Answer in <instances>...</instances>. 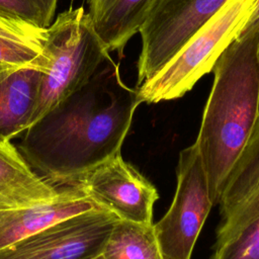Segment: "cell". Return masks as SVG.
<instances>
[{"mask_svg": "<svg viewBox=\"0 0 259 259\" xmlns=\"http://www.w3.org/2000/svg\"><path fill=\"white\" fill-rule=\"evenodd\" d=\"M140 104L137 88L122 82L109 58L84 87L31 123L16 148L50 183L76 185L120 152Z\"/></svg>", "mask_w": 259, "mask_h": 259, "instance_id": "cell-1", "label": "cell"}, {"mask_svg": "<svg viewBox=\"0 0 259 259\" xmlns=\"http://www.w3.org/2000/svg\"><path fill=\"white\" fill-rule=\"evenodd\" d=\"M212 72V87L194 143L206 174L209 197L217 204L259 118V31L235 38Z\"/></svg>", "mask_w": 259, "mask_h": 259, "instance_id": "cell-2", "label": "cell"}, {"mask_svg": "<svg viewBox=\"0 0 259 259\" xmlns=\"http://www.w3.org/2000/svg\"><path fill=\"white\" fill-rule=\"evenodd\" d=\"M48 32L52 64L41 81L31 123L84 87L110 58L83 7L60 13Z\"/></svg>", "mask_w": 259, "mask_h": 259, "instance_id": "cell-3", "label": "cell"}, {"mask_svg": "<svg viewBox=\"0 0 259 259\" xmlns=\"http://www.w3.org/2000/svg\"><path fill=\"white\" fill-rule=\"evenodd\" d=\"M255 1L229 0L155 76L137 87L141 103L177 99L191 90L237 38Z\"/></svg>", "mask_w": 259, "mask_h": 259, "instance_id": "cell-4", "label": "cell"}, {"mask_svg": "<svg viewBox=\"0 0 259 259\" xmlns=\"http://www.w3.org/2000/svg\"><path fill=\"white\" fill-rule=\"evenodd\" d=\"M213 205L196 144L179 153L177 187L164 217L154 224L164 259H190L193 247Z\"/></svg>", "mask_w": 259, "mask_h": 259, "instance_id": "cell-5", "label": "cell"}, {"mask_svg": "<svg viewBox=\"0 0 259 259\" xmlns=\"http://www.w3.org/2000/svg\"><path fill=\"white\" fill-rule=\"evenodd\" d=\"M229 0H156L140 27L137 87L155 76Z\"/></svg>", "mask_w": 259, "mask_h": 259, "instance_id": "cell-6", "label": "cell"}, {"mask_svg": "<svg viewBox=\"0 0 259 259\" xmlns=\"http://www.w3.org/2000/svg\"><path fill=\"white\" fill-rule=\"evenodd\" d=\"M118 220L103 208L75 214L1 249L0 259H92Z\"/></svg>", "mask_w": 259, "mask_h": 259, "instance_id": "cell-7", "label": "cell"}, {"mask_svg": "<svg viewBox=\"0 0 259 259\" xmlns=\"http://www.w3.org/2000/svg\"><path fill=\"white\" fill-rule=\"evenodd\" d=\"M84 193L119 220L151 224L159 198L156 187L119 153L108 158L79 181Z\"/></svg>", "mask_w": 259, "mask_h": 259, "instance_id": "cell-8", "label": "cell"}, {"mask_svg": "<svg viewBox=\"0 0 259 259\" xmlns=\"http://www.w3.org/2000/svg\"><path fill=\"white\" fill-rule=\"evenodd\" d=\"M96 208L101 207L79 183L61 190L59 196L47 202L16 206L0 203V250L63 219Z\"/></svg>", "mask_w": 259, "mask_h": 259, "instance_id": "cell-9", "label": "cell"}, {"mask_svg": "<svg viewBox=\"0 0 259 259\" xmlns=\"http://www.w3.org/2000/svg\"><path fill=\"white\" fill-rule=\"evenodd\" d=\"M45 73L28 67L0 70V142H10L30 124Z\"/></svg>", "mask_w": 259, "mask_h": 259, "instance_id": "cell-10", "label": "cell"}, {"mask_svg": "<svg viewBox=\"0 0 259 259\" xmlns=\"http://www.w3.org/2000/svg\"><path fill=\"white\" fill-rule=\"evenodd\" d=\"M61 191L32 170L10 142H0V202L30 205L53 200Z\"/></svg>", "mask_w": 259, "mask_h": 259, "instance_id": "cell-11", "label": "cell"}, {"mask_svg": "<svg viewBox=\"0 0 259 259\" xmlns=\"http://www.w3.org/2000/svg\"><path fill=\"white\" fill-rule=\"evenodd\" d=\"M156 0H89L93 27L108 52L122 51L139 32Z\"/></svg>", "mask_w": 259, "mask_h": 259, "instance_id": "cell-12", "label": "cell"}, {"mask_svg": "<svg viewBox=\"0 0 259 259\" xmlns=\"http://www.w3.org/2000/svg\"><path fill=\"white\" fill-rule=\"evenodd\" d=\"M48 38V27L0 15V64L48 73L52 64Z\"/></svg>", "mask_w": 259, "mask_h": 259, "instance_id": "cell-13", "label": "cell"}, {"mask_svg": "<svg viewBox=\"0 0 259 259\" xmlns=\"http://www.w3.org/2000/svg\"><path fill=\"white\" fill-rule=\"evenodd\" d=\"M259 188V118L253 134L230 172L219 204L222 220L234 212Z\"/></svg>", "mask_w": 259, "mask_h": 259, "instance_id": "cell-14", "label": "cell"}, {"mask_svg": "<svg viewBox=\"0 0 259 259\" xmlns=\"http://www.w3.org/2000/svg\"><path fill=\"white\" fill-rule=\"evenodd\" d=\"M105 259H164L154 224L118 220L102 251Z\"/></svg>", "mask_w": 259, "mask_h": 259, "instance_id": "cell-15", "label": "cell"}, {"mask_svg": "<svg viewBox=\"0 0 259 259\" xmlns=\"http://www.w3.org/2000/svg\"><path fill=\"white\" fill-rule=\"evenodd\" d=\"M214 247L211 259H259V215Z\"/></svg>", "mask_w": 259, "mask_h": 259, "instance_id": "cell-16", "label": "cell"}, {"mask_svg": "<svg viewBox=\"0 0 259 259\" xmlns=\"http://www.w3.org/2000/svg\"><path fill=\"white\" fill-rule=\"evenodd\" d=\"M57 4L58 0H0V15L48 27L52 23Z\"/></svg>", "mask_w": 259, "mask_h": 259, "instance_id": "cell-17", "label": "cell"}, {"mask_svg": "<svg viewBox=\"0 0 259 259\" xmlns=\"http://www.w3.org/2000/svg\"><path fill=\"white\" fill-rule=\"evenodd\" d=\"M259 215V188L251 194L234 212L222 220L217 232V242L219 245L233 236L249 221Z\"/></svg>", "mask_w": 259, "mask_h": 259, "instance_id": "cell-18", "label": "cell"}, {"mask_svg": "<svg viewBox=\"0 0 259 259\" xmlns=\"http://www.w3.org/2000/svg\"><path fill=\"white\" fill-rule=\"evenodd\" d=\"M256 31H259V0L255 1L253 10L237 37H242L244 35Z\"/></svg>", "mask_w": 259, "mask_h": 259, "instance_id": "cell-19", "label": "cell"}, {"mask_svg": "<svg viewBox=\"0 0 259 259\" xmlns=\"http://www.w3.org/2000/svg\"><path fill=\"white\" fill-rule=\"evenodd\" d=\"M92 259H105V258L102 256V254H100V255H98V256H96V257H94Z\"/></svg>", "mask_w": 259, "mask_h": 259, "instance_id": "cell-20", "label": "cell"}, {"mask_svg": "<svg viewBox=\"0 0 259 259\" xmlns=\"http://www.w3.org/2000/svg\"><path fill=\"white\" fill-rule=\"evenodd\" d=\"M6 67H10V66H5V65L0 64V70H1V69H3V68H6Z\"/></svg>", "mask_w": 259, "mask_h": 259, "instance_id": "cell-21", "label": "cell"}, {"mask_svg": "<svg viewBox=\"0 0 259 259\" xmlns=\"http://www.w3.org/2000/svg\"><path fill=\"white\" fill-rule=\"evenodd\" d=\"M0 203H1V202H0ZM1 204H2V203H1Z\"/></svg>", "mask_w": 259, "mask_h": 259, "instance_id": "cell-22", "label": "cell"}]
</instances>
